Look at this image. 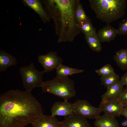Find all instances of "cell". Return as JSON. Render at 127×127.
I'll return each mask as SVG.
<instances>
[{"label": "cell", "instance_id": "6da1fadb", "mask_svg": "<svg viewBox=\"0 0 127 127\" xmlns=\"http://www.w3.org/2000/svg\"><path fill=\"white\" fill-rule=\"evenodd\" d=\"M43 114L31 92L10 90L0 95V127H24Z\"/></svg>", "mask_w": 127, "mask_h": 127}, {"label": "cell", "instance_id": "52a82bcc", "mask_svg": "<svg viewBox=\"0 0 127 127\" xmlns=\"http://www.w3.org/2000/svg\"><path fill=\"white\" fill-rule=\"evenodd\" d=\"M38 61L44 67L43 71L44 73L56 69L63 62L62 59L57 55L55 51H51L46 55H39Z\"/></svg>", "mask_w": 127, "mask_h": 127}, {"label": "cell", "instance_id": "e0dca14e", "mask_svg": "<svg viewBox=\"0 0 127 127\" xmlns=\"http://www.w3.org/2000/svg\"><path fill=\"white\" fill-rule=\"evenodd\" d=\"M113 59L118 66L122 70H127V48H122L117 51Z\"/></svg>", "mask_w": 127, "mask_h": 127}, {"label": "cell", "instance_id": "30bf717a", "mask_svg": "<svg viewBox=\"0 0 127 127\" xmlns=\"http://www.w3.org/2000/svg\"><path fill=\"white\" fill-rule=\"evenodd\" d=\"M31 124L33 127H64L62 121H59L55 116L44 114Z\"/></svg>", "mask_w": 127, "mask_h": 127}, {"label": "cell", "instance_id": "d4e9b609", "mask_svg": "<svg viewBox=\"0 0 127 127\" xmlns=\"http://www.w3.org/2000/svg\"><path fill=\"white\" fill-rule=\"evenodd\" d=\"M118 99L123 107L127 105V86L121 93Z\"/></svg>", "mask_w": 127, "mask_h": 127}, {"label": "cell", "instance_id": "cb8c5ba5", "mask_svg": "<svg viewBox=\"0 0 127 127\" xmlns=\"http://www.w3.org/2000/svg\"><path fill=\"white\" fill-rule=\"evenodd\" d=\"M117 31L118 34L127 35V18L123 19L120 22Z\"/></svg>", "mask_w": 127, "mask_h": 127}, {"label": "cell", "instance_id": "5bb4252c", "mask_svg": "<svg viewBox=\"0 0 127 127\" xmlns=\"http://www.w3.org/2000/svg\"><path fill=\"white\" fill-rule=\"evenodd\" d=\"M97 34L101 42H104L113 41L118 34L117 29L108 24L99 30Z\"/></svg>", "mask_w": 127, "mask_h": 127}, {"label": "cell", "instance_id": "44dd1931", "mask_svg": "<svg viewBox=\"0 0 127 127\" xmlns=\"http://www.w3.org/2000/svg\"><path fill=\"white\" fill-rule=\"evenodd\" d=\"M77 24L80 31L85 35H94L97 34L95 29L93 27L91 20Z\"/></svg>", "mask_w": 127, "mask_h": 127}, {"label": "cell", "instance_id": "7402d4cb", "mask_svg": "<svg viewBox=\"0 0 127 127\" xmlns=\"http://www.w3.org/2000/svg\"><path fill=\"white\" fill-rule=\"evenodd\" d=\"M100 79L101 84L107 87L116 83L120 80L119 75L115 72L101 76Z\"/></svg>", "mask_w": 127, "mask_h": 127}, {"label": "cell", "instance_id": "9a60e30c", "mask_svg": "<svg viewBox=\"0 0 127 127\" xmlns=\"http://www.w3.org/2000/svg\"><path fill=\"white\" fill-rule=\"evenodd\" d=\"M94 124L95 127H120L115 117L105 114L96 119Z\"/></svg>", "mask_w": 127, "mask_h": 127}, {"label": "cell", "instance_id": "603a6c76", "mask_svg": "<svg viewBox=\"0 0 127 127\" xmlns=\"http://www.w3.org/2000/svg\"><path fill=\"white\" fill-rule=\"evenodd\" d=\"M95 71L101 77L115 72L113 67L109 64L105 65L101 68L95 70Z\"/></svg>", "mask_w": 127, "mask_h": 127}, {"label": "cell", "instance_id": "9c48e42d", "mask_svg": "<svg viewBox=\"0 0 127 127\" xmlns=\"http://www.w3.org/2000/svg\"><path fill=\"white\" fill-rule=\"evenodd\" d=\"M51 115L64 117L75 114L73 108V103L68 102H56L52 106L51 110Z\"/></svg>", "mask_w": 127, "mask_h": 127}, {"label": "cell", "instance_id": "484cf974", "mask_svg": "<svg viewBox=\"0 0 127 127\" xmlns=\"http://www.w3.org/2000/svg\"><path fill=\"white\" fill-rule=\"evenodd\" d=\"M120 80L123 86L125 85L127 86V72L121 77Z\"/></svg>", "mask_w": 127, "mask_h": 127}, {"label": "cell", "instance_id": "8992f818", "mask_svg": "<svg viewBox=\"0 0 127 127\" xmlns=\"http://www.w3.org/2000/svg\"><path fill=\"white\" fill-rule=\"evenodd\" d=\"M73 106L75 114L89 119H96L100 116L102 111L99 107H94L84 99L77 100L73 103Z\"/></svg>", "mask_w": 127, "mask_h": 127}, {"label": "cell", "instance_id": "d6986e66", "mask_svg": "<svg viewBox=\"0 0 127 127\" xmlns=\"http://www.w3.org/2000/svg\"><path fill=\"white\" fill-rule=\"evenodd\" d=\"M74 16L78 24L91 20L86 15L82 5L79 0H77L74 12Z\"/></svg>", "mask_w": 127, "mask_h": 127}, {"label": "cell", "instance_id": "ffe728a7", "mask_svg": "<svg viewBox=\"0 0 127 127\" xmlns=\"http://www.w3.org/2000/svg\"><path fill=\"white\" fill-rule=\"evenodd\" d=\"M84 38L89 46L93 51L99 52L101 51V42L97 34L94 35H85Z\"/></svg>", "mask_w": 127, "mask_h": 127}, {"label": "cell", "instance_id": "83f0119b", "mask_svg": "<svg viewBox=\"0 0 127 127\" xmlns=\"http://www.w3.org/2000/svg\"><path fill=\"white\" fill-rule=\"evenodd\" d=\"M121 125L124 127L127 126V119L122 123Z\"/></svg>", "mask_w": 127, "mask_h": 127}, {"label": "cell", "instance_id": "2e32d148", "mask_svg": "<svg viewBox=\"0 0 127 127\" xmlns=\"http://www.w3.org/2000/svg\"><path fill=\"white\" fill-rule=\"evenodd\" d=\"M16 58L12 54L5 51H0V71H6L9 67L15 65L17 63Z\"/></svg>", "mask_w": 127, "mask_h": 127}, {"label": "cell", "instance_id": "277c9868", "mask_svg": "<svg viewBox=\"0 0 127 127\" xmlns=\"http://www.w3.org/2000/svg\"><path fill=\"white\" fill-rule=\"evenodd\" d=\"M74 81L68 76H57L52 79L44 82L41 87L43 93H51L68 102L76 94Z\"/></svg>", "mask_w": 127, "mask_h": 127}, {"label": "cell", "instance_id": "5b68a950", "mask_svg": "<svg viewBox=\"0 0 127 127\" xmlns=\"http://www.w3.org/2000/svg\"><path fill=\"white\" fill-rule=\"evenodd\" d=\"M19 70L25 90L31 92L35 88L41 87L44 82L43 75L44 72L37 70L33 63L28 66L20 67Z\"/></svg>", "mask_w": 127, "mask_h": 127}, {"label": "cell", "instance_id": "4316f807", "mask_svg": "<svg viewBox=\"0 0 127 127\" xmlns=\"http://www.w3.org/2000/svg\"><path fill=\"white\" fill-rule=\"evenodd\" d=\"M121 115L124 116L127 119V105L123 107Z\"/></svg>", "mask_w": 127, "mask_h": 127}, {"label": "cell", "instance_id": "ac0fdd59", "mask_svg": "<svg viewBox=\"0 0 127 127\" xmlns=\"http://www.w3.org/2000/svg\"><path fill=\"white\" fill-rule=\"evenodd\" d=\"M56 76L60 77H65L74 74L81 73L84 71L83 70L79 69L66 66L61 64L56 69Z\"/></svg>", "mask_w": 127, "mask_h": 127}, {"label": "cell", "instance_id": "8fae6325", "mask_svg": "<svg viewBox=\"0 0 127 127\" xmlns=\"http://www.w3.org/2000/svg\"><path fill=\"white\" fill-rule=\"evenodd\" d=\"M87 119L75 114L65 117L62 122L64 127H91Z\"/></svg>", "mask_w": 127, "mask_h": 127}, {"label": "cell", "instance_id": "4fadbf2b", "mask_svg": "<svg viewBox=\"0 0 127 127\" xmlns=\"http://www.w3.org/2000/svg\"><path fill=\"white\" fill-rule=\"evenodd\" d=\"M24 3L39 15L44 23L50 21V17L44 8L40 1L38 0H24Z\"/></svg>", "mask_w": 127, "mask_h": 127}, {"label": "cell", "instance_id": "3957f363", "mask_svg": "<svg viewBox=\"0 0 127 127\" xmlns=\"http://www.w3.org/2000/svg\"><path fill=\"white\" fill-rule=\"evenodd\" d=\"M89 2L96 17L107 25L125 15L126 0H90Z\"/></svg>", "mask_w": 127, "mask_h": 127}, {"label": "cell", "instance_id": "7a4b0ae2", "mask_svg": "<svg viewBox=\"0 0 127 127\" xmlns=\"http://www.w3.org/2000/svg\"><path fill=\"white\" fill-rule=\"evenodd\" d=\"M77 0L43 1L46 11L53 20L58 43L72 42L80 32L75 19L74 12Z\"/></svg>", "mask_w": 127, "mask_h": 127}, {"label": "cell", "instance_id": "ba28073f", "mask_svg": "<svg viewBox=\"0 0 127 127\" xmlns=\"http://www.w3.org/2000/svg\"><path fill=\"white\" fill-rule=\"evenodd\" d=\"M123 107L118 99L105 102H101L99 106L102 111L115 117L121 115Z\"/></svg>", "mask_w": 127, "mask_h": 127}, {"label": "cell", "instance_id": "7c38bea8", "mask_svg": "<svg viewBox=\"0 0 127 127\" xmlns=\"http://www.w3.org/2000/svg\"><path fill=\"white\" fill-rule=\"evenodd\" d=\"M123 86L119 80L116 83L107 87L106 91L102 96L101 102L118 99L123 90Z\"/></svg>", "mask_w": 127, "mask_h": 127}]
</instances>
